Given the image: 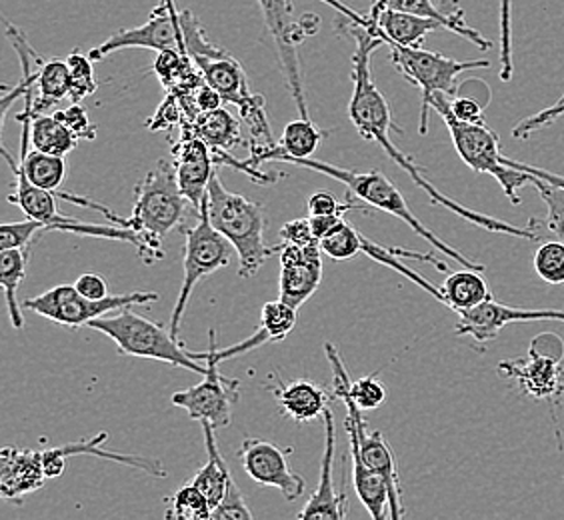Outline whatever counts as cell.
<instances>
[{"mask_svg":"<svg viewBox=\"0 0 564 520\" xmlns=\"http://www.w3.org/2000/svg\"><path fill=\"white\" fill-rule=\"evenodd\" d=\"M337 26L355 39L352 75H350V78H352V97L348 102V117H350V122L355 124V129L358 130V134L367 141L377 142L380 149L387 152V156L391 159L392 163L399 164L402 171L413 178L414 185L429 195L433 205L445 206L448 210H453L456 217L465 218L470 225L485 228L489 232H500V235H509L514 239L539 242V237L532 232L531 228L514 227V225H509V223L499 220V218L470 210L467 206L453 201L451 196L443 195L429 178H424L423 171L391 141L389 132L391 130L401 132V129L392 122L391 107H389L387 98L382 97V93L377 88L372 75H370L372 55H375V51L379 48L380 44H384V41L375 36V34H370L367 29L358 26L355 22L337 21Z\"/></svg>","mask_w":564,"mask_h":520,"instance_id":"1","label":"cell"},{"mask_svg":"<svg viewBox=\"0 0 564 520\" xmlns=\"http://www.w3.org/2000/svg\"><path fill=\"white\" fill-rule=\"evenodd\" d=\"M325 353L335 377V394L347 409L345 426L352 453V483L358 500L375 520L384 519V514L392 520H401L404 517L401 478L391 445L380 431H369L362 411L350 399V380L338 348L333 343H326Z\"/></svg>","mask_w":564,"mask_h":520,"instance_id":"2","label":"cell"},{"mask_svg":"<svg viewBox=\"0 0 564 520\" xmlns=\"http://www.w3.org/2000/svg\"><path fill=\"white\" fill-rule=\"evenodd\" d=\"M181 29L185 39L186 56L195 65L196 71L205 78V83L217 90L225 105H235L240 117L249 124L252 142L250 147H271L272 129L267 120L264 98L254 95L249 87V78L235 56L228 55L217 44L210 43L200 22L196 21L191 11L181 14Z\"/></svg>","mask_w":564,"mask_h":520,"instance_id":"3","label":"cell"},{"mask_svg":"<svg viewBox=\"0 0 564 520\" xmlns=\"http://www.w3.org/2000/svg\"><path fill=\"white\" fill-rule=\"evenodd\" d=\"M191 205L183 195L174 163L161 159L154 169L134 188L131 228L142 239L139 252L147 264L164 259L163 240L185 218L186 206Z\"/></svg>","mask_w":564,"mask_h":520,"instance_id":"4","label":"cell"},{"mask_svg":"<svg viewBox=\"0 0 564 520\" xmlns=\"http://www.w3.org/2000/svg\"><path fill=\"white\" fill-rule=\"evenodd\" d=\"M207 198L213 227L239 254V279H252L261 271L267 259L282 250V242L276 247H267L264 242V210L261 203L227 191L217 173L208 183Z\"/></svg>","mask_w":564,"mask_h":520,"instance_id":"5","label":"cell"},{"mask_svg":"<svg viewBox=\"0 0 564 520\" xmlns=\"http://www.w3.org/2000/svg\"><path fill=\"white\" fill-rule=\"evenodd\" d=\"M289 164H296V166H303L308 171H315V173L325 174L328 178H335L338 183L347 186L348 193L352 196H357L358 201L367 203L372 208H379L382 213L391 215L402 220L406 227L411 228L413 232H416L421 239L426 240L434 250L443 252L448 259L455 260L460 267L465 269H473V271L485 272V264L475 262V260L465 257L460 250L453 249L451 245H446L445 240L438 239L436 232H433L431 228L424 227L423 223L419 220V217L414 215L413 210L406 205L404 196L401 195V191L397 186L392 185V181H389L384 174L379 171H370V173H355L350 169H340L335 164L323 163L318 159H291L286 161Z\"/></svg>","mask_w":564,"mask_h":520,"instance_id":"6","label":"cell"},{"mask_svg":"<svg viewBox=\"0 0 564 520\" xmlns=\"http://www.w3.org/2000/svg\"><path fill=\"white\" fill-rule=\"evenodd\" d=\"M88 326L109 336L119 348L120 355L124 357L161 360L178 369L191 370L200 377L207 375V365H203L195 357V353H188L183 343L164 326L137 315L132 306H124L115 315L110 313L95 318Z\"/></svg>","mask_w":564,"mask_h":520,"instance_id":"7","label":"cell"},{"mask_svg":"<svg viewBox=\"0 0 564 520\" xmlns=\"http://www.w3.org/2000/svg\"><path fill=\"white\" fill-rule=\"evenodd\" d=\"M431 109L436 110L441 119L445 120L446 129L451 132V139L463 163L475 173L492 174L499 181L510 203L521 205L519 188L532 185V176L524 171L502 164L499 134L490 130L485 122L473 124V122L455 119L448 109V97L445 93L433 95Z\"/></svg>","mask_w":564,"mask_h":520,"instance_id":"8","label":"cell"},{"mask_svg":"<svg viewBox=\"0 0 564 520\" xmlns=\"http://www.w3.org/2000/svg\"><path fill=\"white\" fill-rule=\"evenodd\" d=\"M391 46L392 65L397 66L399 75L404 76L414 87L421 88L423 102H421V120H419V132L424 137L429 132V112H431V98L436 93H445L446 97L458 95L456 78L463 73L489 68L487 58L478 61H455L438 53H431L413 46L402 44H389Z\"/></svg>","mask_w":564,"mask_h":520,"instance_id":"9","label":"cell"},{"mask_svg":"<svg viewBox=\"0 0 564 520\" xmlns=\"http://www.w3.org/2000/svg\"><path fill=\"white\" fill-rule=\"evenodd\" d=\"M196 217L198 220H196L195 227L185 228V252H183L185 279H183V286H181V293L174 304L171 325H169V331L176 338L181 333L186 304L191 301L196 284L208 274L227 269L232 259V250H235V247L218 232L217 228L213 227L210 217H208V198L203 201Z\"/></svg>","mask_w":564,"mask_h":520,"instance_id":"10","label":"cell"},{"mask_svg":"<svg viewBox=\"0 0 564 520\" xmlns=\"http://www.w3.org/2000/svg\"><path fill=\"white\" fill-rule=\"evenodd\" d=\"M159 299V293L109 294L105 299H88L75 284H61L39 296L26 299L22 308L48 318L56 325L80 328L90 325L95 318L117 313L124 306L156 303Z\"/></svg>","mask_w":564,"mask_h":520,"instance_id":"11","label":"cell"},{"mask_svg":"<svg viewBox=\"0 0 564 520\" xmlns=\"http://www.w3.org/2000/svg\"><path fill=\"white\" fill-rule=\"evenodd\" d=\"M195 357L207 362V375L195 387L173 394V404L186 411L193 421L208 423L215 431L227 429L232 419V409L240 401V380L227 379L218 372L220 360L217 357L215 328L208 331L207 353H195Z\"/></svg>","mask_w":564,"mask_h":520,"instance_id":"12","label":"cell"},{"mask_svg":"<svg viewBox=\"0 0 564 520\" xmlns=\"http://www.w3.org/2000/svg\"><path fill=\"white\" fill-rule=\"evenodd\" d=\"M563 340L556 335L536 336L527 358H510L499 365V375L519 382L522 392L536 401H556L564 394Z\"/></svg>","mask_w":564,"mask_h":520,"instance_id":"13","label":"cell"},{"mask_svg":"<svg viewBox=\"0 0 564 520\" xmlns=\"http://www.w3.org/2000/svg\"><path fill=\"white\" fill-rule=\"evenodd\" d=\"M127 48H147L154 53L178 51L186 55L185 39L181 29V12H176L174 0H161V4L152 11L149 21L141 26L124 29L112 34L105 43L95 46L88 56L98 63L112 53L127 51Z\"/></svg>","mask_w":564,"mask_h":520,"instance_id":"14","label":"cell"},{"mask_svg":"<svg viewBox=\"0 0 564 520\" xmlns=\"http://www.w3.org/2000/svg\"><path fill=\"white\" fill-rule=\"evenodd\" d=\"M262 17L267 22V29L272 34V41L279 53L282 71L286 76V83L291 88L296 109L301 112V119H311L306 97H304L303 75H301V61H299V44L303 43V26L296 24L293 19V2L291 0H259Z\"/></svg>","mask_w":564,"mask_h":520,"instance_id":"15","label":"cell"},{"mask_svg":"<svg viewBox=\"0 0 564 520\" xmlns=\"http://www.w3.org/2000/svg\"><path fill=\"white\" fill-rule=\"evenodd\" d=\"M239 456L245 473L254 483L281 490L282 497L289 502L303 497L306 483L301 475L294 473L291 451L262 438H247L240 446Z\"/></svg>","mask_w":564,"mask_h":520,"instance_id":"16","label":"cell"},{"mask_svg":"<svg viewBox=\"0 0 564 520\" xmlns=\"http://www.w3.org/2000/svg\"><path fill=\"white\" fill-rule=\"evenodd\" d=\"M455 333L458 336H473L478 345L487 348L505 326L512 323H536V321H558L564 323V311L554 308H514L509 304L497 303L490 299L487 303L478 304L475 308H467L456 313Z\"/></svg>","mask_w":564,"mask_h":520,"instance_id":"17","label":"cell"},{"mask_svg":"<svg viewBox=\"0 0 564 520\" xmlns=\"http://www.w3.org/2000/svg\"><path fill=\"white\" fill-rule=\"evenodd\" d=\"M321 242L299 247L291 242H282L281 282L279 299L294 308H301L313 294L318 291L323 281V259Z\"/></svg>","mask_w":564,"mask_h":520,"instance_id":"18","label":"cell"},{"mask_svg":"<svg viewBox=\"0 0 564 520\" xmlns=\"http://www.w3.org/2000/svg\"><path fill=\"white\" fill-rule=\"evenodd\" d=\"M173 154L178 186L198 215L203 201L207 198L208 183L217 166L213 161V151L207 142L196 137L191 124H185L183 137L174 144Z\"/></svg>","mask_w":564,"mask_h":520,"instance_id":"19","label":"cell"},{"mask_svg":"<svg viewBox=\"0 0 564 520\" xmlns=\"http://www.w3.org/2000/svg\"><path fill=\"white\" fill-rule=\"evenodd\" d=\"M325 451L321 458V478L315 495L299 512V519H333L340 520L347 517V499L338 495L333 470H335V456H337V424L330 407H326L325 414Z\"/></svg>","mask_w":564,"mask_h":520,"instance_id":"20","label":"cell"},{"mask_svg":"<svg viewBox=\"0 0 564 520\" xmlns=\"http://www.w3.org/2000/svg\"><path fill=\"white\" fill-rule=\"evenodd\" d=\"M44 480L43 451L7 446L0 453V492L4 499L22 502L43 487Z\"/></svg>","mask_w":564,"mask_h":520,"instance_id":"21","label":"cell"},{"mask_svg":"<svg viewBox=\"0 0 564 520\" xmlns=\"http://www.w3.org/2000/svg\"><path fill=\"white\" fill-rule=\"evenodd\" d=\"M372 2H379L392 11L411 12V14L424 17V19H434V21L441 22L446 31L477 44L480 51L492 48L489 39H485L477 29L468 26L465 12L458 7V0H443L441 4H434L433 0H372Z\"/></svg>","mask_w":564,"mask_h":520,"instance_id":"22","label":"cell"},{"mask_svg":"<svg viewBox=\"0 0 564 520\" xmlns=\"http://www.w3.org/2000/svg\"><path fill=\"white\" fill-rule=\"evenodd\" d=\"M2 156L14 174V191L9 196V203L19 206L24 213V217L39 220L43 225H53L56 220H61L63 215L56 208V201H61L58 195L53 191L33 185L24 173L21 161L17 156H12L9 149H2Z\"/></svg>","mask_w":564,"mask_h":520,"instance_id":"23","label":"cell"},{"mask_svg":"<svg viewBox=\"0 0 564 520\" xmlns=\"http://www.w3.org/2000/svg\"><path fill=\"white\" fill-rule=\"evenodd\" d=\"M272 377L276 380V387L272 392L284 416L293 419L294 423L304 424L325 414L328 402L323 387L308 380H294L291 384H284L279 375Z\"/></svg>","mask_w":564,"mask_h":520,"instance_id":"24","label":"cell"},{"mask_svg":"<svg viewBox=\"0 0 564 520\" xmlns=\"http://www.w3.org/2000/svg\"><path fill=\"white\" fill-rule=\"evenodd\" d=\"M36 97L33 90L24 97V102L31 105L34 117L43 115L44 110L55 107L63 102L70 95V68L63 58H51L44 61L39 68V78H36Z\"/></svg>","mask_w":564,"mask_h":520,"instance_id":"25","label":"cell"},{"mask_svg":"<svg viewBox=\"0 0 564 520\" xmlns=\"http://www.w3.org/2000/svg\"><path fill=\"white\" fill-rule=\"evenodd\" d=\"M200 424H203L205 446H207V465L203 466V468L196 473L191 483L205 492V497H207L208 502H210V507L215 510L218 507V502L225 497L228 483L232 480V475H230L227 461L223 458L220 451H218L215 429L208 423Z\"/></svg>","mask_w":564,"mask_h":520,"instance_id":"26","label":"cell"},{"mask_svg":"<svg viewBox=\"0 0 564 520\" xmlns=\"http://www.w3.org/2000/svg\"><path fill=\"white\" fill-rule=\"evenodd\" d=\"M107 438H109V434L100 433L97 436H93V438H88V441H76V443H68V445L55 446V451L58 455L66 456V458L78 455L98 456V458L112 461V463H119V465L131 466L134 470L147 473V475H152V477H166L161 461L151 458V456L122 455V453H115V451L110 453L107 448H102V445L107 443Z\"/></svg>","mask_w":564,"mask_h":520,"instance_id":"27","label":"cell"},{"mask_svg":"<svg viewBox=\"0 0 564 520\" xmlns=\"http://www.w3.org/2000/svg\"><path fill=\"white\" fill-rule=\"evenodd\" d=\"M441 291H443V304L455 313L475 308L478 304L487 303L492 299L489 284L482 279V272L473 271V269L451 272L443 282Z\"/></svg>","mask_w":564,"mask_h":520,"instance_id":"28","label":"cell"},{"mask_svg":"<svg viewBox=\"0 0 564 520\" xmlns=\"http://www.w3.org/2000/svg\"><path fill=\"white\" fill-rule=\"evenodd\" d=\"M31 249H33V245L22 247V249H2L0 252V284L4 289L7 311H9L14 328L24 326V316H22L17 293H19V286L26 274V264H29L31 252H33Z\"/></svg>","mask_w":564,"mask_h":520,"instance_id":"29","label":"cell"},{"mask_svg":"<svg viewBox=\"0 0 564 520\" xmlns=\"http://www.w3.org/2000/svg\"><path fill=\"white\" fill-rule=\"evenodd\" d=\"M191 127L196 137L207 142L210 151H230L242 142L240 120L223 107L210 112H200L195 120H191Z\"/></svg>","mask_w":564,"mask_h":520,"instance_id":"30","label":"cell"},{"mask_svg":"<svg viewBox=\"0 0 564 520\" xmlns=\"http://www.w3.org/2000/svg\"><path fill=\"white\" fill-rule=\"evenodd\" d=\"M78 137L66 127L65 122L56 119L55 115H39L34 117L31 127V147L36 151L66 156L78 147Z\"/></svg>","mask_w":564,"mask_h":520,"instance_id":"31","label":"cell"},{"mask_svg":"<svg viewBox=\"0 0 564 520\" xmlns=\"http://www.w3.org/2000/svg\"><path fill=\"white\" fill-rule=\"evenodd\" d=\"M532 186L549 208V215L543 218L534 217L529 220V228L539 237V240L556 239L564 242V191L558 186L549 185L541 178L532 176Z\"/></svg>","mask_w":564,"mask_h":520,"instance_id":"32","label":"cell"},{"mask_svg":"<svg viewBox=\"0 0 564 520\" xmlns=\"http://www.w3.org/2000/svg\"><path fill=\"white\" fill-rule=\"evenodd\" d=\"M164 517L176 520H208L213 519V507L205 492L188 483L174 492Z\"/></svg>","mask_w":564,"mask_h":520,"instance_id":"33","label":"cell"},{"mask_svg":"<svg viewBox=\"0 0 564 520\" xmlns=\"http://www.w3.org/2000/svg\"><path fill=\"white\" fill-rule=\"evenodd\" d=\"M66 63L70 68V102H83L85 98L90 97L97 93L98 83L95 78V68H93V58L80 53V51H73L70 55L66 56Z\"/></svg>","mask_w":564,"mask_h":520,"instance_id":"34","label":"cell"},{"mask_svg":"<svg viewBox=\"0 0 564 520\" xmlns=\"http://www.w3.org/2000/svg\"><path fill=\"white\" fill-rule=\"evenodd\" d=\"M296 313L299 308L284 303L281 299L267 303L262 306L259 328L269 336V340H284L294 331Z\"/></svg>","mask_w":564,"mask_h":520,"instance_id":"35","label":"cell"},{"mask_svg":"<svg viewBox=\"0 0 564 520\" xmlns=\"http://www.w3.org/2000/svg\"><path fill=\"white\" fill-rule=\"evenodd\" d=\"M534 271L549 284H564V242L549 239L534 252Z\"/></svg>","mask_w":564,"mask_h":520,"instance_id":"36","label":"cell"},{"mask_svg":"<svg viewBox=\"0 0 564 520\" xmlns=\"http://www.w3.org/2000/svg\"><path fill=\"white\" fill-rule=\"evenodd\" d=\"M362 235L357 228L348 225L347 220L340 223L328 237L321 240V249L326 257L335 260H347L362 252Z\"/></svg>","mask_w":564,"mask_h":520,"instance_id":"37","label":"cell"},{"mask_svg":"<svg viewBox=\"0 0 564 520\" xmlns=\"http://www.w3.org/2000/svg\"><path fill=\"white\" fill-rule=\"evenodd\" d=\"M348 394L362 412L377 411L387 401V389L377 377H362L348 382Z\"/></svg>","mask_w":564,"mask_h":520,"instance_id":"38","label":"cell"},{"mask_svg":"<svg viewBox=\"0 0 564 520\" xmlns=\"http://www.w3.org/2000/svg\"><path fill=\"white\" fill-rule=\"evenodd\" d=\"M43 232L39 220H24V223H4L0 227V249H22L33 245L36 235Z\"/></svg>","mask_w":564,"mask_h":520,"instance_id":"39","label":"cell"},{"mask_svg":"<svg viewBox=\"0 0 564 520\" xmlns=\"http://www.w3.org/2000/svg\"><path fill=\"white\" fill-rule=\"evenodd\" d=\"M512 78V0H500V80Z\"/></svg>","mask_w":564,"mask_h":520,"instance_id":"40","label":"cell"},{"mask_svg":"<svg viewBox=\"0 0 564 520\" xmlns=\"http://www.w3.org/2000/svg\"><path fill=\"white\" fill-rule=\"evenodd\" d=\"M352 195L348 193L347 201H337V196L328 191H318L308 198V215H325V217H347L350 210H365L362 206H357L352 201Z\"/></svg>","mask_w":564,"mask_h":520,"instance_id":"41","label":"cell"},{"mask_svg":"<svg viewBox=\"0 0 564 520\" xmlns=\"http://www.w3.org/2000/svg\"><path fill=\"white\" fill-rule=\"evenodd\" d=\"M250 520L252 519V512H250L249 505L245 497L240 495L239 488L235 478L228 483L227 492L223 500L218 502L217 509L213 510V519L210 520Z\"/></svg>","mask_w":564,"mask_h":520,"instance_id":"42","label":"cell"},{"mask_svg":"<svg viewBox=\"0 0 564 520\" xmlns=\"http://www.w3.org/2000/svg\"><path fill=\"white\" fill-rule=\"evenodd\" d=\"M55 117L61 122H65L66 127L73 130L78 139H87V141L97 139V127L90 122L88 112L80 102H73L66 109L56 110Z\"/></svg>","mask_w":564,"mask_h":520,"instance_id":"43","label":"cell"},{"mask_svg":"<svg viewBox=\"0 0 564 520\" xmlns=\"http://www.w3.org/2000/svg\"><path fill=\"white\" fill-rule=\"evenodd\" d=\"M561 117H564V102L556 100L549 109L541 110V112L532 115L529 119L521 120V122L512 129V137H514V139H527V137H531L534 130L544 129V127L556 122Z\"/></svg>","mask_w":564,"mask_h":520,"instance_id":"44","label":"cell"},{"mask_svg":"<svg viewBox=\"0 0 564 520\" xmlns=\"http://www.w3.org/2000/svg\"><path fill=\"white\" fill-rule=\"evenodd\" d=\"M448 109L453 117L463 122H473V124H482L485 122V109L482 102L470 95H456L448 97Z\"/></svg>","mask_w":564,"mask_h":520,"instance_id":"45","label":"cell"},{"mask_svg":"<svg viewBox=\"0 0 564 520\" xmlns=\"http://www.w3.org/2000/svg\"><path fill=\"white\" fill-rule=\"evenodd\" d=\"M279 237H281L282 242H291V245H299V247H308V245L321 242V240L316 239L315 232H313L311 218L289 220L279 230Z\"/></svg>","mask_w":564,"mask_h":520,"instance_id":"46","label":"cell"},{"mask_svg":"<svg viewBox=\"0 0 564 520\" xmlns=\"http://www.w3.org/2000/svg\"><path fill=\"white\" fill-rule=\"evenodd\" d=\"M75 286L88 299H105V296H109V284L105 281V277H100L97 272L80 274L76 279Z\"/></svg>","mask_w":564,"mask_h":520,"instance_id":"47","label":"cell"},{"mask_svg":"<svg viewBox=\"0 0 564 520\" xmlns=\"http://www.w3.org/2000/svg\"><path fill=\"white\" fill-rule=\"evenodd\" d=\"M178 97L171 95L152 117L151 130L169 129L178 122Z\"/></svg>","mask_w":564,"mask_h":520,"instance_id":"48","label":"cell"},{"mask_svg":"<svg viewBox=\"0 0 564 520\" xmlns=\"http://www.w3.org/2000/svg\"><path fill=\"white\" fill-rule=\"evenodd\" d=\"M225 100L218 95L215 88L207 85V83H200L195 90V105L198 112H210V110L220 109Z\"/></svg>","mask_w":564,"mask_h":520,"instance_id":"49","label":"cell"},{"mask_svg":"<svg viewBox=\"0 0 564 520\" xmlns=\"http://www.w3.org/2000/svg\"><path fill=\"white\" fill-rule=\"evenodd\" d=\"M308 218H311V227H313V232H315V237L318 240L325 239L340 223H345V217H338V215H335V217L311 215Z\"/></svg>","mask_w":564,"mask_h":520,"instance_id":"50","label":"cell"},{"mask_svg":"<svg viewBox=\"0 0 564 520\" xmlns=\"http://www.w3.org/2000/svg\"><path fill=\"white\" fill-rule=\"evenodd\" d=\"M43 466L46 478L61 477L65 473L66 456L58 455L55 448L43 451Z\"/></svg>","mask_w":564,"mask_h":520,"instance_id":"51","label":"cell"},{"mask_svg":"<svg viewBox=\"0 0 564 520\" xmlns=\"http://www.w3.org/2000/svg\"><path fill=\"white\" fill-rule=\"evenodd\" d=\"M558 102H564V93H563V97L558 98Z\"/></svg>","mask_w":564,"mask_h":520,"instance_id":"52","label":"cell"}]
</instances>
